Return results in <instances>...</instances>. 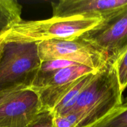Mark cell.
<instances>
[{"mask_svg":"<svg viewBox=\"0 0 127 127\" xmlns=\"http://www.w3.org/2000/svg\"><path fill=\"white\" fill-rule=\"evenodd\" d=\"M123 100L115 64L108 62L82 91L70 112L77 115L78 127H93L114 112Z\"/></svg>","mask_w":127,"mask_h":127,"instance_id":"obj_1","label":"cell"},{"mask_svg":"<svg viewBox=\"0 0 127 127\" xmlns=\"http://www.w3.org/2000/svg\"><path fill=\"white\" fill-rule=\"evenodd\" d=\"M102 21L99 17L80 16L37 21H21L11 27L5 42L37 43L53 39H70L80 37L98 26Z\"/></svg>","mask_w":127,"mask_h":127,"instance_id":"obj_2","label":"cell"},{"mask_svg":"<svg viewBox=\"0 0 127 127\" xmlns=\"http://www.w3.org/2000/svg\"><path fill=\"white\" fill-rule=\"evenodd\" d=\"M41 64L37 43L4 42L0 57V90L30 88Z\"/></svg>","mask_w":127,"mask_h":127,"instance_id":"obj_3","label":"cell"},{"mask_svg":"<svg viewBox=\"0 0 127 127\" xmlns=\"http://www.w3.org/2000/svg\"><path fill=\"white\" fill-rule=\"evenodd\" d=\"M41 62L54 60L70 61L97 72L108 62L107 56L80 37L37 42Z\"/></svg>","mask_w":127,"mask_h":127,"instance_id":"obj_4","label":"cell"},{"mask_svg":"<svg viewBox=\"0 0 127 127\" xmlns=\"http://www.w3.org/2000/svg\"><path fill=\"white\" fill-rule=\"evenodd\" d=\"M91 73L97 72L81 64L72 66L49 74L37 75L30 89L38 95L42 111L52 112L78 79Z\"/></svg>","mask_w":127,"mask_h":127,"instance_id":"obj_5","label":"cell"},{"mask_svg":"<svg viewBox=\"0 0 127 127\" xmlns=\"http://www.w3.org/2000/svg\"><path fill=\"white\" fill-rule=\"evenodd\" d=\"M80 37L114 63L127 48V7Z\"/></svg>","mask_w":127,"mask_h":127,"instance_id":"obj_6","label":"cell"},{"mask_svg":"<svg viewBox=\"0 0 127 127\" xmlns=\"http://www.w3.org/2000/svg\"><path fill=\"white\" fill-rule=\"evenodd\" d=\"M53 17L80 16L99 17L102 21L125 9L127 0H61L52 2Z\"/></svg>","mask_w":127,"mask_h":127,"instance_id":"obj_7","label":"cell"},{"mask_svg":"<svg viewBox=\"0 0 127 127\" xmlns=\"http://www.w3.org/2000/svg\"><path fill=\"white\" fill-rule=\"evenodd\" d=\"M42 112L39 96L30 88L0 106V127H26Z\"/></svg>","mask_w":127,"mask_h":127,"instance_id":"obj_8","label":"cell"},{"mask_svg":"<svg viewBox=\"0 0 127 127\" xmlns=\"http://www.w3.org/2000/svg\"><path fill=\"white\" fill-rule=\"evenodd\" d=\"M96 73H91L80 78L75 85L62 97L56 105L52 113L54 115H64L70 113L74 107L80 94L90 83Z\"/></svg>","mask_w":127,"mask_h":127,"instance_id":"obj_9","label":"cell"},{"mask_svg":"<svg viewBox=\"0 0 127 127\" xmlns=\"http://www.w3.org/2000/svg\"><path fill=\"white\" fill-rule=\"evenodd\" d=\"M22 9L16 0H0V35L22 21Z\"/></svg>","mask_w":127,"mask_h":127,"instance_id":"obj_10","label":"cell"},{"mask_svg":"<svg viewBox=\"0 0 127 127\" xmlns=\"http://www.w3.org/2000/svg\"><path fill=\"white\" fill-rule=\"evenodd\" d=\"M93 127H127V106L121 105L108 117Z\"/></svg>","mask_w":127,"mask_h":127,"instance_id":"obj_11","label":"cell"},{"mask_svg":"<svg viewBox=\"0 0 127 127\" xmlns=\"http://www.w3.org/2000/svg\"><path fill=\"white\" fill-rule=\"evenodd\" d=\"M120 87L122 93L127 88V48L114 62Z\"/></svg>","mask_w":127,"mask_h":127,"instance_id":"obj_12","label":"cell"},{"mask_svg":"<svg viewBox=\"0 0 127 127\" xmlns=\"http://www.w3.org/2000/svg\"><path fill=\"white\" fill-rule=\"evenodd\" d=\"M77 63L70 61L64 60H54L46 61L41 62V66L39 70L37 75H44L49 74L57 70H60L63 68L72 66L77 65Z\"/></svg>","mask_w":127,"mask_h":127,"instance_id":"obj_13","label":"cell"},{"mask_svg":"<svg viewBox=\"0 0 127 127\" xmlns=\"http://www.w3.org/2000/svg\"><path fill=\"white\" fill-rule=\"evenodd\" d=\"M53 127H78V119L74 112L53 115Z\"/></svg>","mask_w":127,"mask_h":127,"instance_id":"obj_14","label":"cell"},{"mask_svg":"<svg viewBox=\"0 0 127 127\" xmlns=\"http://www.w3.org/2000/svg\"><path fill=\"white\" fill-rule=\"evenodd\" d=\"M26 127H53V114L49 111L41 112Z\"/></svg>","mask_w":127,"mask_h":127,"instance_id":"obj_15","label":"cell"},{"mask_svg":"<svg viewBox=\"0 0 127 127\" xmlns=\"http://www.w3.org/2000/svg\"><path fill=\"white\" fill-rule=\"evenodd\" d=\"M8 31H7V32H4V33L0 35V57H1L2 47H3L4 43V42H5V39H6V35H7V32H8Z\"/></svg>","mask_w":127,"mask_h":127,"instance_id":"obj_16","label":"cell"},{"mask_svg":"<svg viewBox=\"0 0 127 127\" xmlns=\"http://www.w3.org/2000/svg\"><path fill=\"white\" fill-rule=\"evenodd\" d=\"M122 106L127 107V95L125 99H123V104H122Z\"/></svg>","mask_w":127,"mask_h":127,"instance_id":"obj_17","label":"cell"}]
</instances>
